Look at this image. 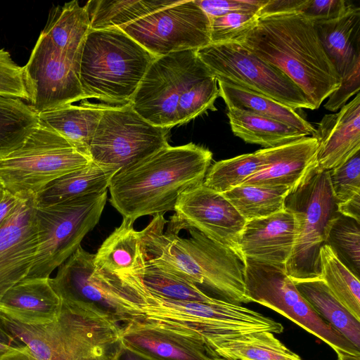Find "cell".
<instances>
[{
    "mask_svg": "<svg viewBox=\"0 0 360 360\" xmlns=\"http://www.w3.org/2000/svg\"><path fill=\"white\" fill-rule=\"evenodd\" d=\"M236 43L285 74L314 110L340 84L314 21L300 12L259 16L254 27Z\"/></svg>",
    "mask_w": 360,
    "mask_h": 360,
    "instance_id": "1",
    "label": "cell"
},
{
    "mask_svg": "<svg viewBox=\"0 0 360 360\" xmlns=\"http://www.w3.org/2000/svg\"><path fill=\"white\" fill-rule=\"evenodd\" d=\"M212 160L210 150L193 143L168 144L118 171L108 187L110 202L134 222L141 217L164 214L174 210L184 191L203 183Z\"/></svg>",
    "mask_w": 360,
    "mask_h": 360,
    "instance_id": "2",
    "label": "cell"
},
{
    "mask_svg": "<svg viewBox=\"0 0 360 360\" xmlns=\"http://www.w3.org/2000/svg\"><path fill=\"white\" fill-rule=\"evenodd\" d=\"M167 222L164 214H158L140 231L148 262L208 289L220 300L238 304L250 302L245 295L243 263L233 250L195 229H188V238L164 232Z\"/></svg>",
    "mask_w": 360,
    "mask_h": 360,
    "instance_id": "3",
    "label": "cell"
},
{
    "mask_svg": "<svg viewBox=\"0 0 360 360\" xmlns=\"http://www.w3.org/2000/svg\"><path fill=\"white\" fill-rule=\"evenodd\" d=\"M61 302L57 319L46 324L0 319L32 360H116L123 348L122 324L92 304Z\"/></svg>",
    "mask_w": 360,
    "mask_h": 360,
    "instance_id": "4",
    "label": "cell"
},
{
    "mask_svg": "<svg viewBox=\"0 0 360 360\" xmlns=\"http://www.w3.org/2000/svg\"><path fill=\"white\" fill-rule=\"evenodd\" d=\"M123 285L134 298L141 320L188 336L206 345L229 335L254 331L280 334L279 322L241 304L219 300L215 302L176 300L148 290L135 272L121 276Z\"/></svg>",
    "mask_w": 360,
    "mask_h": 360,
    "instance_id": "5",
    "label": "cell"
},
{
    "mask_svg": "<svg viewBox=\"0 0 360 360\" xmlns=\"http://www.w3.org/2000/svg\"><path fill=\"white\" fill-rule=\"evenodd\" d=\"M155 58L119 28L90 30L79 65L85 99L110 105L130 103Z\"/></svg>",
    "mask_w": 360,
    "mask_h": 360,
    "instance_id": "6",
    "label": "cell"
},
{
    "mask_svg": "<svg viewBox=\"0 0 360 360\" xmlns=\"http://www.w3.org/2000/svg\"><path fill=\"white\" fill-rule=\"evenodd\" d=\"M108 191L49 205L36 206L38 247L24 280L49 278L77 249L98 224Z\"/></svg>",
    "mask_w": 360,
    "mask_h": 360,
    "instance_id": "7",
    "label": "cell"
},
{
    "mask_svg": "<svg viewBox=\"0 0 360 360\" xmlns=\"http://www.w3.org/2000/svg\"><path fill=\"white\" fill-rule=\"evenodd\" d=\"M285 208L293 213L296 231L285 271L293 281L319 278L320 250L339 214L328 171H315L304 184L290 191Z\"/></svg>",
    "mask_w": 360,
    "mask_h": 360,
    "instance_id": "8",
    "label": "cell"
},
{
    "mask_svg": "<svg viewBox=\"0 0 360 360\" xmlns=\"http://www.w3.org/2000/svg\"><path fill=\"white\" fill-rule=\"evenodd\" d=\"M91 162L61 135L39 123L20 148L0 160V181L13 194H36L53 180Z\"/></svg>",
    "mask_w": 360,
    "mask_h": 360,
    "instance_id": "9",
    "label": "cell"
},
{
    "mask_svg": "<svg viewBox=\"0 0 360 360\" xmlns=\"http://www.w3.org/2000/svg\"><path fill=\"white\" fill-rule=\"evenodd\" d=\"M245 295L250 302L264 305L288 318L328 344L335 352L360 354V349L323 320L288 276L285 268L244 259Z\"/></svg>",
    "mask_w": 360,
    "mask_h": 360,
    "instance_id": "10",
    "label": "cell"
},
{
    "mask_svg": "<svg viewBox=\"0 0 360 360\" xmlns=\"http://www.w3.org/2000/svg\"><path fill=\"white\" fill-rule=\"evenodd\" d=\"M217 81L269 97L293 110H314L302 91L281 70L236 42L210 44L196 51Z\"/></svg>",
    "mask_w": 360,
    "mask_h": 360,
    "instance_id": "11",
    "label": "cell"
},
{
    "mask_svg": "<svg viewBox=\"0 0 360 360\" xmlns=\"http://www.w3.org/2000/svg\"><path fill=\"white\" fill-rule=\"evenodd\" d=\"M169 130L144 120L130 103L110 105L99 121L89 155L95 163L120 171L168 145Z\"/></svg>",
    "mask_w": 360,
    "mask_h": 360,
    "instance_id": "12",
    "label": "cell"
},
{
    "mask_svg": "<svg viewBox=\"0 0 360 360\" xmlns=\"http://www.w3.org/2000/svg\"><path fill=\"white\" fill-rule=\"evenodd\" d=\"M94 254L81 246L58 267L50 283L62 301L92 304L122 325L135 320L139 309L118 277L98 270Z\"/></svg>",
    "mask_w": 360,
    "mask_h": 360,
    "instance_id": "13",
    "label": "cell"
},
{
    "mask_svg": "<svg viewBox=\"0 0 360 360\" xmlns=\"http://www.w3.org/2000/svg\"><path fill=\"white\" fill-rule=\"evenodd\" d=\"M119 29L155 58L211 43L210 20L195 0H179Z\"/></svg>",
    "mask_w": 360,
    "mask_h": 360,
    "instance_id": "14",
    "label": "cell"
},
{
    "mask_svg": "<svg viewBox=\"0 0 360 360\" xmlns=\"http://www.w3.org/2000/svg\"><path fill=\"white\" fill-rule=\"evenodd\" d=\"M22 69L27 103L37 114L86 100L79 64L58 51L41 32Z\"/></svg>",
    "mask_w": 360,
    "mask_h": 360,
    "instance_id": "15",
    "label": "cell"
},
{
    "mask_svg": "<svg viewBox=\"0 0 360 360\" xmlns=\"http://www.w3.org/2000/svg\"><path fill=\"white\" fill-rule=\"evenodd\" d=\"M173 210L166 232L195 229L233 250L243 262L238 243L246 221L222 193L202 183L184 191Z\"/></svg>",
    "mask_w": 360,
    "mask_h": 360,
    "instance_id": "16",
    "label": "cell"
},
{
    "mask_svg": "<svg viewBox=\"0 0 360 360\" xmlns=\"http://www.w3.org/2000/svg\"><path fill=\"white\" fill-rule=\"evenodd\" d=\"M196 51L174 52L154 59L130 103L152 124L171 129L177 125L176 108L188 68Z\"/></svg>",
    "mask_w": 360,
    "mask_h": 360,
    "instance_id": "17",
    "label": "cell"
},
{
    "mask_svg": "<svg viewBox=\"0 0 360 360\" xmlns=\"http://www.w3.org/2000/svg\"><path fill=\"white\" fill-rule=\"evenodd\" d=\"M19 195L16 207L0 227V299L25 279L37 251L35 193Z\"/></svg>",
    "mask_w": 360,
    "mask_h": 360,
    "instance_id": "18",
    "label": "cell"
},
{
    "mask_svg": "<svg viewBox=\"0 0 360 360\" xmlns=\"http://www.w3.org/2000/svg\"><path fill=\"white\" fill-rule=\"evenodd\" d=\"M295 232L294 214L286 208L246 221L238 243L243 262L250 259L285 268L295 245Z\"/></svg>",
    "mask_w": 360,
    "mask_h": 360,
    "instance_id": "19",
    "label": "cell"
},
{
    "mask_svg": "<svg viewBox=\"0 0 360 360\" xmlns=\"http://www.w3.org/2000/svg\"><path fill=\"white\" fill-rule=\"evenodd\" d=\"M123 347L149 360H213L200 342L149 322L134 320L122 325Z\"/></svg>",
    "mask_w": 360,
    "mask_h": 360,
    "instance_id": "20",
    "label": "cell"
},
{
    "mask_svg": "<svg viewBox=\"0 0 360 360\" xmlns=\"http://www.w3.org/2000/svg\"><path fill=\"white\" fill-rule=\"evenodd\" d=\"M312 136L318 141V172L337 167L359 151V92L338 112L325 115Z\"/></svg>",
    "mask_w": 360,
    "mask_h": 360,
    "instance_id": "21",
    "label": "cell"
},
{
    "mask_svg": "<svg viewBox=\"0 0 360 360\" xmlns=\"http://www.w3.org/2000/svg\"><path fill=\"white\" fill-rule=\"evenodd\" d=\"M317 150L318 141L312 136L265 148L266 167L242 184L283 186L292 191L304 184L316 171Z\"/></svg>",
    "mask_w": 360,
    "mask_h": 360,
    "instance_id": "22",
    "label": "cell"
},
{
    "mask_svg": "<svg viewBox=\"0 0 360 360\" xmlns=\"http://www.w3.org/2000/svg\"><path fill=\"white\" fill-rule=\"evenodd\" d=\"M60 298L49 278L22 280L0 299V314L25 325H44L55 321Z\"/></svg>",
    "mask_w": 360,
    "mask_h": 360,
    "instance_id": "23",
    "label": "cell"
},
{
    "mask_svg": "<svg viewBox=\"0 0 360 360\" xmlns=\"http://www.w3.org/2000/svg\"><path fill=\"white\" fill-rule=\"evenodd\" d=\"M323 48L340 79L360 60V8L352 4L341 15L314 21Z\"/></svg>",
    "mask_w": 360,
    "mask_h": 360,
    "instance_id": "24",
    "label": "cell"
},
{
    "mask_svg": "<svg viewBox=\"0 0 360 360\" xmlns=\"http://www.w3.org/2000/svg\"><path fill=\"white\" fill-rule=\"evenodd\" d=\"M110 105L84 100L38 114L39 123L57 132L80 152L89 155V146L99 121Z\"/></svg>",
    "mask_w": 360,
    "mask_h": 360,
    "instance_id": "25",
    "label": "cell"
},
{
    "mask_svg": "<svg viewBox=\"0 0 360 360\" xmlns=\"http://www.w3.org/2000/svg\"><path fill=\"white\" fill-rule=\"evenodd\" d=\"M206 347L214 358L228 360H302L268 331L224 336L210 341Z\"/></svg>",
    "mask_w": 360,
    "mask_h": 360,
    "instance_id": "26",
    "label": "cell"
},
{
    "mask_svg": "<svg viewBox=\"0 0 360 360\" xmlns=\"http://www.w3.org/2000/svg\"><path fill=\"white\" fill-rule=\"evenodd\" d=\"M119 169L91 162L50 182L35 194L37 206H49L108 191Z\"/></svg>",
    "mask_w": 360,
    "mask_h": 360,
    "instance_id": "27",
    "label": "cell"
},
{
    "mask_svg": "<svg viewBox=\"0 0 360 360\" xmlns=\"http://www.w3.org/2000/svg\"><path fill=\"white\" fill-rule=\"evenodd\" d=\"M90 30L85 7L72 1L51 11L41 33L58 51L80 65L84 44Z\"/></svg>",
    "mask_w": 360,
    "mask_h": 360,
    "instance_id": "28",
    "label": "cell"
},
{
    "mask_svg": "<svg viewBox=\"0 0 360 360\" xmlns=\"http://www.w3.org/2000/svg\"><path fill=\"white\" fill-rule=\"evenodd\" d=\"M134 221L124 218L121 224L103 242L94 254V266L107 274L117 276L135 269L146 259L141 247L140 231Z\"/></svg>",
    "mask_w": 360,
    "mask_h": 360,
    "instance_id": "29",
    "label": "cell"
},
{
    "mask_svg": "<svg viewBox=\"0 0 360 360\" xmlns=\"http://www.w3.org/2000/svg\"><path fill=\"white\" fill-rule=\"evenodd\" d=\"M217 84L219 96L227 108H236L271 118L307 135H314V127L290 107L235 84L221 81H217Z\"/></svg>",
    "mask_w": 360,
    "mask_h": 360,
    "instance_id": "30",
    "label": "cell"
},
{
    "mask_svg": "<svg viewBox=\"0 0 360 360\" xmlns=\"http://www.w3.org/2000/svg\"><path fill=\"white\" fill-rule=\"evenodd\" d=\"M292 281L315 312L360 349V320L338 301L325 283L319 278Z\"/></svg>",
    "mask_w": 360,
    "mask_h": 360,
    "instance_id": "31",
    "label": "cell"
},
{
    "mask_svg": "<svg viewBox=\"0 0 360 360\" xmlns=\"http://www.w3.org/2000/svg\"><path fill=\"white\" fill-rule=\"evenodd\" d=\"M219 96L217 81L196 56L185 75L177 108V125L184 124L207 110H217L214 102Z\"/></svg>",
    "mask_w": 360,
    "mask_h": 360,
    "instance_id": "32",
    "label": "cell"
},
{
    "mask_svg": "<svg viewBox=\"0 0 360 360\" xmlns=\"http://www.w3.org/2000/svg\"><path fill=\"white\" fill-rule=\"evenodd\" d=\"M226 115L236 136L264 148L277 147L308 136L281 122L245 110L228 108Z\"/></svg>",
    "mask_w": 360,
    "mask_h": 360,
    "instance_id": "33",
    "label": "cell"
},
{
    "mask_svg": "<svg viewBox=\"0 0 360 360\" xmlns=\"http://www.w3.org/2000/svg\"><path fill=\"white\" fill-rule=\"evenodd\" d=\"M179 0H97L84 6L91 30L120 28L176 4Z\"/></svg>",
    "mask_w": 360,
    "mask_h": 360,
    "instance_id": "34",
    "label": "cell"
},
{
    "mask_svg": "<svg viewBox=\"0 0 360 360\" xmlns=\"http://www.w3.org/2000/svg\"><path fill=\"white\" fill-rule=\"evenodd\" d=\"M39 124L27 102L0 95V160L20 148Z\"/></svg>",
    "mask_w": 360,
    "mask_h": 360,
    "instance_id": "35",
    "label": "cell"
},
{
    "mask_svg": "<svg viewBox=\"0 0 360 360\" xmlns=\"http://www.w3.org/2000/svg\"><path fill=\"white\" fill-rule=\"evenodd\" d=\"M290 191L283 186L241 184L222 194L248 221L283 210Z\"/></svg>",
    "mask_w": 360,
    "mask_h": 360,
    "instance_id": "36",
    "label": "cell"
},
{
    "mask_svg": "<svg viewBox=\"0 0 360 360\" xmlns=\"http://www.w3.org/2000/svg\"><path fill=\"white\" fill-rule=\"evenodd\" d=\"M333 295L358 320H360V283L338 258L333 250L323 245L320 250V276Z\"/></svg>",
    "mask_w": 360,
    "mask_h": 360,
    "instance_id": "37",
    "label": "cell"
},
{
    "mask_svg": "<svg viewBox=\"0 0 360 360\" xmlns=\"http://www.w3.org/2000/svg\"><path fill=\"white\" fill-rule=\"evenodd\" d=\"M265 148L214 162L205 175L203 184L223 193L241 185L247 179L266 167Z\"/></svg>",
    "mask_w": 360,
    "mask_h": 360,
    "instance_id": "38",
    "label": "cell"
},
{
    "mask_svg": "<svg viewBox=\"0 0 360 360\" xmlns=\"http://www.w3.org/2000/svg\"><path fill=\"white\" fill-rule=\"evenodd\" d=\"M134 271L148 290L163 297L208 303L220 300L209 295L194 283L167 272L146 259Z\"/></svg>",
    "mask_w": 360,
    "mask_h": 360,
    "instance_id": "39",
    "label": "cell"
},
{
    "mask_svg": "<svg viewBox=\"0 0 360 360\" xmlns=\"http://www.w3.org/2000/svg\"><path fill=\"white\" fill-rule=\"evenodd\" d=\"M359 222L339 214L331 224L325 244L357 278L360 273Z\"/></svg>",
    "mask_w": 360,
    "mask_h": 360,
    "instance_id": "40",
    "label": "cell"
},
{
    "mask_svg": "<svg viewBox=\"0 0 360 360\" xmlns=\"http://www.w3.org/2000/svg\"><path fill=\"white\" fill-rule=\"evenodd\" d=\"M259 15L250 11L228 13L210 20V44L238 42L256 25Z\"/></svg>",
    "mask_w": 360,
    "mask_h": 360,
    "instance_id": "41",
    "label": "cell"
},
{
    "mask_svg": "<svg viewBox=\"0 0 360 360\" xmlns=\"http://www.w3.org/2000/svg\"><path fill=\"white\" fill-rule=\"evenodd\" d=\"M328 174L338 204L360 195V150L343 164L328 170Z\"/></svg>",
    "mask_w": 360,
    "mask_h": 360,
    "instance_id": "42",
    "label": "cell"
},
{
    "mask_svg": "<svg viewBox=\"0 0 360 360\" xmlns=\"http://www.w3.org/2000/svg\"><path fill=\"white\" fill-rule=\"evenodd\" d=\"M0 95L29 101L22 67L14 62L9 52L0 49Z\"/></svg>",
    "mask_w": 360,
    "mask_h": 360,
    "instance_id": "43",
    "label": "cell"
},
{
    "mask_svg": "<svg viewBox=\"0 0 360 360\" xmlns=\"http://www.w3.org/2000/svg\"><path fill=\"white\" fill-rule=\"evenodd\" d=\"M338 87L328 98L324 108L330 112L340 110L349 99L359 92L360 89V60L340 79Z\"/></svg>",
    "mask_w": 360,
    "mask_h": 360,
    "instance_id": "44",
    "label": "cell"
},
{
    "mask_svg": "<svg viewBox=\"0 0 360 360\" xmlns=\"http://www.w3.org/2000/svg\"><path fill=\"white\" fill-rule=\"evenodd\" d=\"M210 19L228 13L250 11L258 14L266 0H195Z\"/></svg>",
    "mask_w": 360,
    "mask_h": 360,
    "instance_id": "45",
    "label": "cell"
},
{
    "mask_svg": "<svg viewBox=\"0 0 360 360\" xmlns=\"http://www.w3.org/2000/svg\"><path fill=\"white\" fill-rule=\"evenodd\" d=\"M352 5L345 0H305L301 13L313 21L335 18Z\"/></svg>",
    "mask_w": 360,
    "mask_h": 360,
    "instance_id": "46",
    "label": "cell"
},
{
    "mask_svg": "<svg viewBox=\"0 0 360 360\" xmlns=\"http://www.w3.org/2000/svg\"><path fill=\"white\" fill-rule=\"evenodd\" d=\"M305 0H266L258 12L259 16L288 12H301Z\"/></svg>",
    "mask_w": 360,
    "mask_h": 360,
    "instance_id": "47",
    "label": "cell"
},
{
    "mask_svg": "<svg viewBox=\"0 0 360 360\" xmlns=\"http://www.w3.org/2000/svg\"><path fill=\"white\" fill-rule=\"evenodd\" d=\"M19 200V193L13 194L4 189L0 198V227L14 211Z\"/></svg>",
    "mask_w": 360,
    "mask_h": 360,
    "instance_id": "48",
    "label": "cell"
},
{
    "mask_svg": "<svg viewBox=\"0 0 360 360\" xmlns=\"http://www.w3.org/2000/svg\"><path fill=\"white\" fill-rule=\"evenodd\" d=\"M338 209L340 214L352 218L360 223V195L338 204Z\"/></svg>",
    "mask_w": 360,
    "mask_h": 360,
    "instance_id": "49",
    "label": "cell"
},
{
    "mask_svg": "<svg viewBox=\"0 0 360 360\" xmlns=\"http://www.w3.org/2000/svg\"><path fill=\"white\" fill-rule=\"evenodd\" d=\"M0 360H32V359L28 354L25 345H23L1 355Z\"/></svg>",
    "mask_w": 360,
    "mask_h": 360,
    "instance_id": "50",
    "label": "cell"
},
{
    "mask_svg": "<svg viewBox=\"0 0 360 360\" xmlns=\"http://www.w3.org/2000/svg\"><path fill=\"white\" fill-rule=\"evenodd\" d=\"M116 360H149L131 350L124 347L122 348L121 352Z\"/></svg>",
    "mask_w": 360,
    "mask_h": 360,
    "instance_id": "51",
    "label": "cell"
},
{
    "mask_svg": "<svg viewBox=\"0 0 360 360\" xmlns=\"http://www.w3.org/2000/svg\"><path fill=\"white\" fill-rule=\"evenodd\" d=\"M337 360H360V354H353L342 352H338Z\"/></svg>",
    "mask_w": 360,
    "mask_h": 360,
    "instance_id": "52",
    "label": "cell"
},
{
    "mask_svg": "<svg viewBox=\"0 0 360 360\" xmlns=\"http://www.w3.org/2000/svg\"><path fill=\"white\" fill-rule=\"evenodd\" d=\"M4 188L0 181V198L1 197V195H2V193H3V191H4Z\"/></svg>",
    "mask_w": 360,
    "mask_h": 360,
    "instance_id": "53",
    "label": "cell"
},
{
    "mask_svg": "<svg viewBox=\"0 0 360 360\" xmlns=\"http://www.w3.org/2000/svg\"><path fill=\"white\" fill-rule=\"evenodd\" d=\"M213 360H228V359H221V358H215Z\"/></svg>",
    "mask_w": 360,
    "mask_h": 360,
    "instance_id": "54",
    "label": "cell"
}]
</instances>
